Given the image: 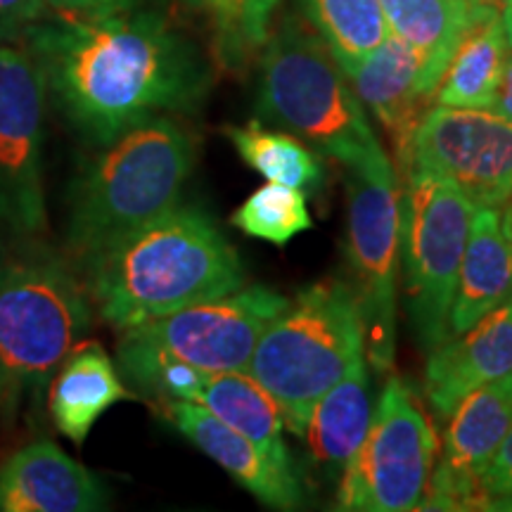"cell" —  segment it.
Returning <instances> with one entry per match:
<instances>
[{
  "label": "cell",
  "instance_id": "obj_1",
  "mask_svg": "<svg viewBox=\"0 0 512 512\" xmlns=\"http://www.w3.org/2000/svg\"><path fill=\"white\" fill-rule=\"evenodd\" d=\"M48 100L91 145L133 126L190 114L211 88L202 50L152 10L110 17H43L22 36Z\"/></svg>",
  "mask_w": 512,
  "mask_h": 512
},
{
  "label": "cell",
  "instance_id": "obj_2",
  "mask_svg": "<svg viewBox=\"0 0 512 512\" xmlns=\"http://www.w3.org/2000/svg\"><path fill=\"white\" fill-rule=\"evenodd\" d=\"M81 268L93 311L117 330L245 287V266L214 219L181 202Z\"/></svg>",
  "mask_w": 512,
  "mask_h": 512
},
{
  "label": "cell",
  "instance_id": "obj_3",
  "mask_svg": "<svg viewBox=\"0 0 512 512\" xmlns=\"http://www.w3.org/2000/svg\"><path fill=\"white\" fill-rule=\"evenodd\" d=\"M93 306L69 256L43 238L0 249V432L36 411L83 332Z\"/></svg>",
  "mask_w": 512,
  "mask_h": 512
},
{
  "label": "cell",
  "instance_id": "obj_4",
  "mask_svg": "<svg viewBox=\"0 0 512 512\" xmlns=\"http://www.w3.org/2000/svg\"><path fill=\"white\" fill-rule=\"evenodd\" d=\"M197 138L171 117L133 126L81 169L69 195L67 252L83 266L181 202Z\"/></svg>",
  "mask_w": 512,
  "mask_h": 512
},
{
  "label": "cell",
  "instance_id": "obj_5",
  "mask_svg": "<svg viewBox=\"0 0 512 512\" xmlns=\"http://www.w3.org/2000/svg\"><path fill=\"white\" fill-rule=\"evenodd\" d=\"M363 356L356 294L328 278L304 287L268 323L247 370L278 403L285 427L302 437L313 403Z\"/></svg>",
  "mask_w": 512,
  "mask_h": 512
},
{
  "label": "cell",
  "instance_id": "obj_6",
  "mask_svg": "<svg viewBox=\"0 0 512 512\" xmlns=\"http://www.w3.org/2000/svg\"><path fill=\"white\" fill-rule=\"evenodd\" d=\"M259 114L347 166L377 150L373 126L316 31L285 15L259 55Z\"/></svg>",
  "mask_w": 512,
  "mask_h": 512
},
{
  "label": "cell",
  "instance_id": "obj_7",
  "mask_svg": "<svg viewBox=\"0 0 512 512\" xmlns=\"http://www.w3.org/2000/svg\"><path fill=\"white\" fill-rule=\"evenodd\" d=\"M347 169V256L366 335V358L375 370L394 366L396 275H399L403 204L401 181L382 147Z\"/></svg>",
  "mask_w": 512,
  "mask_h": 512
},
{
  "label": "cell",
  "instance_id": "obj_8",
  "mask_svg": "<svg viewBox=\"0 0 512 512\" xmlns=\"http://www.w3.org/2000/svg\"><path fill=\"white\" fill-rule=\"evenodd\" d=\"M406 188L401 247L408 311L422 349L432 351L448 339V313L477 207L456 183L432 171H411Z\"/></svg>",
  "mask_w": 512,
  "mask_h": 512
},
{
  "label": "cell",
  "instance_id": "obj_9",
  "mask_svg": "<svg viewBox=\"0 0 512 512\" xmlns=\"http://www.w3.org/2000/svg\"><path fill=\"white\" fill-rule=\"evenodd\" d=\"M437 448V434L413 389L401 377H389L366 439L344 465L337 508L415 510L430 484Z\"/></svg>",
  "mask_w": 512,
  "mask_h": 512
},
{
  "label": "cell",
  "instance_id": "obj_10",
  "mask_svg": "<svg viewBox=\"0 0 512 512\" xmlns=\"http://www.w3.org/2000/svg\"><path fill=\"white\" fill-rule=\"evenodd\" d=\"M287 302L266 285L240 287L226 297L121 330L117 349L164 356L207 373H247L256 342Z\"/></svg>",
  "mask_w": 512,
  "mask_h": 512
},
{
  "label": "cell",
  "instance_id": "obj_11",
  "mask_svg": "<svg viewBox=\"0 0 512 512\" xmlns=\"http://www.w3.org/2000/svg\"><path fill=\"white\" fill-rule=\"evenodd\" d=\"M46 81L27 48L0 41V235L43 238L48 230L43 145Z\"/></svg>",
  "mask_w": 512,
  "mask_h": 512
},
{
  "label": "cell",
  "instance_id": "obj_12",
  "mask_svg": "<svg viewBox=\"0 0 512 512\" xmlns=\"http://www.w3.org/2000/svg\"><path fill=\"white\" fill-rule=\"evenodd\" d=\"M411 171L446 176L475 207L503 209L512 192V121L491 110L432 107L413 133Z\"/></svg>",
  "mask_w": 512,
  "mask_h": 512
},
{
  "label": "cell",
  "instance_id": "obj_13",
  "mask_svg": "<svg viewBox=\"0 0 512 512\" xmlns=\"http://www.w3.org/2000/svg\"><path fill=\"white\" fill-rule=\"evenodd\" d=\"M444 458L418 508L470 510L489 503L482 475L512 425V370L472 389L448 415Z\"/></svg>",
  "mask_w": 512,
  "mask_h": 512
},
{
  "label": "cell",
  "instance_id": "obj_14",
  "mask_svg": "<svg viewBox=\"0 0 512 512\" xmlns=\"http://www.w3.org/2000/svg\"><path fill=\"white\" fill-rule=\"evenodd\" d=\"M344 74L361 105H366L387 131L396 157L394 169L399 181L406 183L413 133L434 100L425 57L389 31L373 53Z\"/></svg>",
  "mask_w": 512,
  "mask_h": 512
},
{
  "label": "cell",
  "instance_id": "obj_15",
  "mask_svg": "<svg viewBox=\"0 0 512 512\" xmlns=\"http://www.w3.org/2000/svg\"><path fill=\"white\" fill-rule=\"evenodd\" d=\"M107 489L55 441L36 439L0 463V512H95Z\"/></svg>",
  "mask_w": 512,
  "mask_h": 512
},
{
  "label": "cell",
  "instance_id": "obj_16",
  "mask_svg": "<svg viewBox=\"0 0 512 512\" xmlns=\"http://www.w3.org/2000/svg\"><path fill=\"white\" fill-rule=\"evenodd\" d=\"M159 408L190 444L219 463L256 501L273 510L299 508L302 484H299L297 472L271 463L245 434L228 427L195 401L169 399L159 401Z\"/></svg>",
  "mask_w": 512,
  "mask_h": 512
},
{
  "label": "cell",
  "instance_id": "obj_17",
  "mask_svg": "<svg viewBox=\"0 0 512 512\" xmlns=\"http://www.w3.org/2000/svg\"><path fill=\"white\" fill-rule=\"evenodd\" d=\"M512 370V294L470 330L430 351L425 396L439 418H448L472 389Z\"/></svg>",
  "mask_w": 512,
  "mask_h": 512
},
{
  "label": "cell",
  "instance_id": "obj_18",
  "mask_svg": "<svg viewBox=\"0 0 512 512\" xmlns=\"http://www.w3.org/2000/svg\"><path fill=\"white\" fill-rule=\"evenodd\" d=\"M119 368L95 339L76 342L48 384V413L55 430L76 446L86 441L114 403L136 401Z\"/></svg>",
  "mask_w": 512,
  "mask_h": 512
},
{
  "label": "cell",
  "instance_id": "obj_19",
  "mask_svg": "<svg viewBox=\"0 0 512 512\" xmlns=\"http://www.w3.org/2000/svg\"><path fill=\"white\" fill-rule=\"evenodd\" d=\"M512 294V242L496 207H477L470 221L458 285L448 313V339L463 335Z\"/></svg>",
  "mask_w": 512,
  "mask_h": 512
},
{
  "label": "cell",
  "instance_id": "obj_20",
  "mask_svg": "<svg viewBox=\"0 0 512 512\" xmlns=\"http://www.w3.org/2000/svg\"><path fill=\"white\" fill-rule=\"evenodd\" d=\"M510 53L501 10L472 5L470 22L434 91V102L463 110H491Z\"/></svg>",
  "mask_w": 512,
  "mask_h": 512
},
{
  "label": "cell",
  "instance_id": "obj_21",
  "mask_svg": "<svg viewBox=\"0 0 512 512\" xmlns=\"http://www.w3.org/2000/svg\"><path fill=\"white\" fill-rule=\"evenodd\" d=\"M195 403L214 413L228 427L252 441L264 456L283 470H294L283 439V413L271 394L249 373H204Z\"/></svg>",
  "mask_w": 512,
  "mask_h": 512
},
{
  "label": "cell",
  "instance_id": "obj_22",
  "mask_svg": "<svg viewBox=\"0 0 512 512\" xmlns=\"http://www.w3.org/2000/svg\"><path fill=\"white\" fill-rule=\"evenodd\" d=\"M370 420H373V406H370L368 368L363 356L313 403L302 437L318 463L344 470V465L354 458L366 439Z\"/></svg>",
  "mask_w": 512,
  "mask_h": 512
},
{
  "label": "cell",
  "instance_id": "obj_23",
  "mask_svg": "<svg viewBox=\"0 0 512 512\" xmlns=\"http://www.w3.org/2000/svg\"><path fill=\"white\" fill-rule=\"evenodd\" d=\"M380 8L389 31L425 57L427 79L437 91L470 22V0H380Z\"/></svg>",
  "mask_w": 512,
  "mask_h": 512
},
{
  "label": "cell",
  "instance_id": "obj_24",
  "mask_svg": "<svg viewBox=\"0 0 512 512\" xmlns=\"http://www.w3.org/2000/svg\"><path fill=\"white\" fill-rule=\"evenodd\" d=\"M280 0H183L207 29L211 50L228 74H245L259 60Z\"/></svg>",
  "mask_w": 512,
  "mask_h": 512
},
{
  "label": "cell",
  "instance_id": "obj_25",
  "mask_svg": "<svg viewBox=\"0 0 512 512\" xmlns=\"http://www.w3.org/2000/svg\"><path fill=\"white\" fill-rule=\"evenodd\" d=\"M223 136L238 150L242 162L266 181L299 190H318L325 181L320 157L292 133L268 131L259 121H249L245 126H226Z\"/></svg>",
  "mask_w": 512,
  "mask_h": 512
},
{
  "label": "cell",
  "instance_id": "obj_26",
  "mask_svg": "<svg viewBox=\"0 0 512 512\" xmlns=\"http://www.w3.org/2000/svg\"><path fill=\"white\" fill-rule=\"evenodd\" d=\"M302 8L342 72L373 53L389 34L380 0H302Z\"/></svg>",
  "mask_w": 512,
  "mask_h": 512
},
{
  "label": "cell",
  "instance_id": "obj_27",
  "mask_svg": "<svg viewBox=\"0 0 512 512\" xmlns=\"http://www.w3.org/2000/svg\"><path fill=\"white\" fill-rule=\"evenodd\" d=\"M233 226L249 238L285 247L313 226L304 190L283 183H268L254 190L230 216Z\"/></svg>",
  "mask_w": 512,
  "mask_h": 512
},
{
  "label": "cell",
  "instance_id": "obj_28",
  "mask_svg": "<svg viewBox=\"0 0 512 512\" xmlns=\"http://www.w3.org/2000/svg\"><path fill=\"white\" fill-rule=\"evenodd\" d=\"M46 15V0H0V41L17 43L24 31Z\"/></svg>",
  "mask_w": 512,
  "mask_h": 512
},
{
  "label": "cell",
  "instance_id": "obj_29",
  "mask_svg": "<svg viewBox=\"0 0 512 512\" xmlns=\"http://www.w3.org/2000/svg\"><path fill=\"white\" fill-rule=\"evenodd\" d=\"M482 489L491 501L512 503V425L501 446L496 448L494 458L486 465L482 475Z\"/></svg>",
  "mask_w": 512,
  "mask_h": 512
},
{
  "label": "cell",
  "instance_id": "obj_30",
  "mask_svg": "<svg viewBox=\"0 0 512 512\" xmlns=\"http://www.w3.org/2000/svg\"><path fill=\"white\" fill-rule=\"evenodd\" d=\"M145 3H150V0H46V5L55 15L83 19L119 15V12L138 10Z\"/></svg>",
  "mask_w": 512,
  "mask_h": 512
},
{
  "label": "cell",
  "instance_id": "obj_31",
  "mask_svg": "<svg viewBox=\"0 0 512 512\" xmlns=\"http://www.w3.org/2000/svg\"><path fill=\"white\" fill-rule=\"evenodd\" d=\"M491 112L501 114V117L512 121V53H508L505 57V67H503V76L501 83H498V91H496V100Z\"/></svg>",
  "mask_w": 512,
  "mask_h": 512
},
{
  "label": "cell",
  "instance_id": "obj_32",
  "mask_svg": "<svg viewBox=\"0 0 512 512\" xmlns=\"http://www.w3.org/2000/svg\"><path fill=\"white\" fill-rule=\"evenodd\" d=\"M501 17H503L505 36H508V43H510V48H512V0H503Z\"/></svg>",
  "mask_w": 512,
  "mask_h": 512
},
{
  "label": "cell",
  "instance_id": "obj_33",
  "mask_svg": "<svg viewBox=\"0 0 512 512\" xmlns=\"http://www.w3.org/2000/svg\"><path fill=\"white\" fill-rule=\"evenodd\" d=\"M505 211H503V226H505V233H508V238L512 242V192L508 197V202L503 204Z\"/></svg>",
  "mask_w": 512,
  "mask_h": 512
},
{
  "label": "cell",
  "instance_id": "obj_34",
  "mask_svg": "<svg viewBox=\"0 0 512 512\" xmlns=\"http://www.w3.org/2000/svg\"><path fill=\"white\" fill-rule=\"evenodd\" d=\"M470 3L472 5H496L498 8V5H503V0H470Z\"/></svg>",
  "mask_w": 512,
  "mask_h": 512
}]
</instances>
